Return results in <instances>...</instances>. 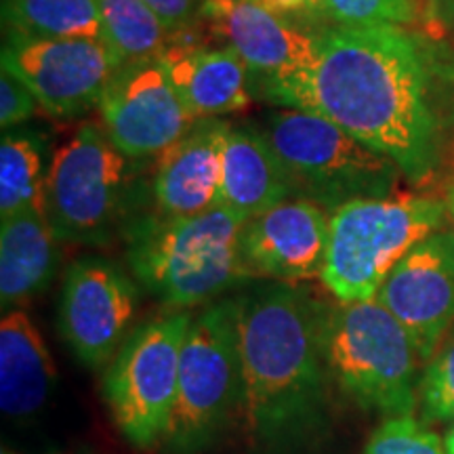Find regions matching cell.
<instances>
[{
	"label": "cell",
	"instance_id": "836d02e7",
	"mask_svg": "<svg viewBox=\"0 0 454 454\" xmlns=\"http://www.w3.org/2000/svg\"><path fill=\"white\" fill-rule=\"evenodd\" d=\"M3 454H13V452H7V450H4V452H3Z\"/></svg>",
	"mask_w": 454,
	"mask_h": 454
},
{
	"label": "cell",
	"instance_id": "f546056e",
	"mask_svg": "<svg viewBox=\"0 0 454 454\" xmlns=\"http://www.w3.org/2000/svg\"><path fill=\"white\" fill-rule=\"evenodd\" d=\"M444 202H446V208H448V217H450L452 225H454V177L446 184V190H444Z\"/></svg>",
	"mask_w": 454,
	"mask_h": 454
},
{
	"label": "cell",
	"instance_id": "1f68e13d",
	"mask_svg": "<svg viewBox=\"0 0 454 454\" xmlns=\"http://www.w3.org/2000/svg\"><path fill=\"white\" fill-rule=\"evenodd\" d=\"M311 4H314V9L317 11V13L325 15V13H322V0H311Z\"/></svg>",
	"mask_w": 454,
	"mask_h": 454
},
{
	"label": "cell",
	"instance_id": "4fadbf2b",
	"mask_svg": "<svg viewBox=\"0 0 454 454\" xmlns=\"http://www.w3.org/2000/svg\"><path fill=\"white\" fill-rule=\"evenodd\" d=\"M99 114L112 144L137 160H154L198 122L158 57L122 64L101 98Z\"/></svg>",
	"mask_w": 454,
	"mask_h": 454
},
{
	"label": "cell",
	"instance_id": "ac0fdd59",
	"mask_svg": "<svg viewBox=\"0 0 454 454\" xmlns=\"http://www.w3.org/2000/svg\"><path fill=\"white\" fill-rule=\"evenodd\" d=\"M288 198H294L288 170L257 124H231L221 154V207L251 219Z\"/></svg>",
	"mask_w": 454,
	"mask_h": 454
},
{
	"label": "cell",
	"instance_id": "3957f363",
	"mask_svg": "<svg viewBox=\"0 0 454 454\" xmlns=\"http://www.w3.org/2000/svg\"><path fill=\"white\" fill-rule=\"evenodd\" d=\"M244 221L221 204L192 217H164L150 208L122 238L129 271L164 309L213 303L253 280L240 253Z\"/></svg>",
	"mask_w": 454,
	"mask_h": 454
},
{
	"label": "cell",
	"instance_id": "44dd1931",
	"mask_svg": "<svg viewBox=\"0 0 454 454\" xmlns=\"http://www.w3.org/2000/svg\"><path fill=\"white\" fill-rule=\"evenodd\" d=\"M51 160L47 144L34 130L4 133L0 144V219L44 207Z\"/></svg>",
	"mask_w": 454,
	"mask_h": 454
},
{
	"label": "cell",
	"instance_id": "7c38bea8",
	"mask_svg": "<svg viewBox=\"0 0 454 454\" xmlns=\"http://www.w3.org/2000/svg\"><path fill=\"white\" fill-rule=\"evenodd\" d=\"M124 61L104 38H27L9 34L3 67L20 76L47 114L61 121L99 107Z\"/></svg>",
	"mask_w": 454,
	"mask_h": 454
},
{
	"label": "cell",
	"instance_id": "9a60e30c",
	"mask_svg": "<svg viewBox=\"0 0 454 454\" xmlns=\"http://www.w3.org/2000/svg\"><path fill=\"white\" fill-rule=\"evenodd\" d=\"M331 231V213L320 204L288 198L247 219L240 253L253 280L305 282L320 278Z\"/></svg>",
	"mask_w": 454,
	"mask_h": 454
},
{
	"label": "cell",
	"instance_id": "603a6c76",
	"mask_svg": "<svg viewBox=\"0 0 454 454\" xmlns=\"http://www.w3.org/2000/svg\"><path fill=\"white\" fill-rule=\"evenodd\" d=\"M93 4L104 41L124 64L158 57L167 47L170 30L141 0H93Z\"/></svg>",
	"mask_w": 454,
	"mask_h": 454
},
{
	"label": "cell",
	"instance_id": "277c9868",
	"mask_svg": "<svg viewBox=\"0 0 454 454\" xmlns=\"http://www.w3.org/2000/svg\"><path fill=\"white\" fill-rule=\"evenodd\" d=\"M150 208V160L122 154L101 124H82L51 156L44 213L61 242L110 247Z\"/></svg>",
	"mask_w": 454,
	"mask_h": 454
},
{
	"label": "cell",
	"instance_id": "30bf717a",
	"mask_svg": "<svg viewBox=\"0 0 454 454\" xmlns=\"http://www.w3.org/2000/svg\"><path fill=\"white\" fill-rule=\"evenodd\" d=\"M200 17L251 72L253 98L288 107L317 57L316 34L299 30L261 0H204Z\"/></svg>",
	"mask_w": 454,
	"mask_h": 454
},
{
	"label": "cell",
	"instance_id": "7402d4cb",
	"mask_svg": "<svg viewBox=\"0 0 454 454\" xmlns=\"http://www.w3.org/2000/svg\"><path fill=\"white\" fill-rule=\"evenodd\" d=\"M9 34L27 38H104L93 0H3Z\"/></svg>",
	"mask_w": 454,
	"mask_h": 454
},
{
	"label": "cell",
	"instance_id": "ffe728a7",
	"mask_svg": "<svg viewBox=\"0 0 454 454\" xmlns=\"http://www.w3.org/2000/svg\"><path fill=\"white\" fill-rule=\"evenodd\" d=\"M59 238L44 207L0 219V303L24 308L53 282L59 268Z\"/></svg>",
	"mask_w": 454,
	"mask_h": 454
},
{
	"label": "cell",
	"instance_id": "6da1fadb",
	"mask_svg": "<svg viewBox=\"0 0 454 454\" xmlns=\"http://www.w3.org/2000/svg\"><path fill=\"white\" fill-rule=\"evenodd\" d=\"M314 70L288 101L320 114L425 184L442 162V133L425 57L400 26H339L316 34Z\"/></svg>",
	"mask_w": 454,
	"mask_h": 454
},
{
	"label": "cell",
	"instance_id": "5bb4252c",
	"mask_svg": "<svg viewBox=\"0 0 454 454\" xmlns=\"http://www.w3.org/2000/svg\"><path fill=\"white\" fill-rule=\"evenodd\" d=\"M377 301L406 328L427 364L454 325V230L419 242L379 288Z\"/></svg>",
	"mask_w": 454,
	"mask_h": 454
},
{
	"label": "cell",
	"instance_id": "2e32d148",
	"mask_svg": "<svg viewBox=\"0 0 454 454\" xmlns=\"http://www.w3.org/2000/svg\"><path fill=\"white\" fill-rule=\"evenodd\" d=\"M231 124L202 118L152 164V211L192 217L219 204L221 154Z\"/></svg>",
	"mask_w": 454,
	"mask_h": 454
},
{
	"label": "cell",
	"instance_id": "e0dca14e",
	"mask_svg": "<svg viewBox=\"0 0 454 454\" xmlns=\"http://www.w3.org/2000/svg\"><path fill=\"white\" fill-rule=\"evenodd\" d=\"M158 59L184 106L198 121L219 118L251 104V72L227 44L213 49L168 41Z\"/></svg>",
	"mask_w": 454,
	"mask_h": 454
},
{
	"label": "cell",
	"instance_id": "d4e9b609",
	"mask_svg": "<svg viewBox=\"0 0 454 454\" xmlns=\"http://www.w3.org/2000/svg\"><path fill=\"white\" fill-rule=\"evenodd\" d=\"M362 454H448L444 440L414 414L389 417L368 438Z\"/></svg>",
	"mask_w": 454,
	"mask_h": 454
},
{
	"label": "cell",
	"instance_id": "4316f807",
	"mask_svg": "<svg viewBox=\"0 0 454 454\" xmlns=\"http://www.w3.org/2000/svg\"><path fill=\"white\" fill-rule=\"evenodd\" d=\"M41 107L32 89L15 76L13 72L3 67L0 70V124L7 130L15 124L26 122Z\"/></svg>",
	"mask_w": 454,
	"mask_h": 454
},
{
	"label": "cell",
	"instance_id": "d6a6232c",
	"mask_svg": "<svg viewBox=\"0 0 454 454\" xmlns=\"http://www.w3.org/2000/svg\"><path fill=\"white\" fill-rule=\"evenodd\" d=\"M438 3H444L446 7H454V0H438Z\"/></svg>",
	"mask_w": 454,
	"mask_h": 454
},
{
	"label": "cell",
	"instance_id": "f1b7e54d",
	"mask_svg": "<svg viewBox=\"0 0 454 454\" xmlns=\"http://www.w3.org/2000/svg\"><path fill=\"white\" fill-rule=\"evenodd\" d=\"M261 4L268 11H271L274 15L291 21V24L294 17L317 13L314 4H311V0H261Z\"/></svg>",
	"mask_w": 454,
	"mask_h": 454
},
{
	"label": "cell",
	"instance_id": "484cf974",
	"mask_svg": "<svg viewBox=\"0 0 454 454\" xmlns=\"http://www.w3.org/2000/svg\"><path fill=\"white\" fill-rule=\"evenodd\" d=\"M423 0H322V13L339 26H408L421 17Z\"/></svg>",
	"mask_w": 454,
	"mask_h": 454
},
{
	"label": "cell",
	"instance_id": "ba28073f",
	"mask_svg": "<svg viewBox=\"0 0 454 454\" xmlns=\"http://www.w3.org/2000/svg\"><path fill=\"white\" fill-rule=\"evenodd\" d=\"M242 397L238 294L208 303L194 316L179 362L177 397L164 454H202L238 421Z\"/></svg>",
	"mask_w": 454,
	"mask_h": 454
},
{
	"label": "cell",
	"instance_id": "8fae6325",
	"mask_svg": "<svg viewBox=\"0 0 454 454\" xmlns=\"http://www.w3.org/2000/svg\"><path fill=\"white\" fill-rule=\"evenodd\" d=\"M139 282L114 261L87 254L66 270L57 328L61 339L90 371H101L135 328Z\"/></svg>",
	"mask_w": 454,
	"mask_h": 454
},
{
	"label": "cell",
	"instance_id": "7a4b0ae2",
	"mask_svg": "<svg viewBox=\"0 0 454 454\" xmlns=\"http://www.w3.org/2000/svg\"><path fill=\"white\" fill-rule=\"evenodd\" d=\"M325 316V305L294 284L274 282L238 294V421L254 450L294 452L326 429L333 379Z\"/></svg>",
	"mask_w": 454,
	"mask_h": 454
},
{
	"label": "cell",
	"instance_id": "83f0119b",
	"mask_svg": "<svg viewBox=\"0 0 454 454\" xmlns=\"http://www.w3.org/2000/svg\"><path fill=\"white\" fill-rule=\"evenodd\" d=\"M141 3L154 11L170 34H175L190 26L194 15H200L204 0H141Z\"/></svg>",
	"mask_w": 454,
	"mask_h": 454
},
{
	"label": "cell",
	"instance_id": "4dcf8cb0",
	"mask_svg": "<svg viewBox=\"0 0 454 454\" xmlns=\"http://www.w3.org/2000/svg\"><path fill=\"white\" fill-rule=\"evenodd\" d=\"M444 444H446V452H448V454H454V423H452V427L448 429Z\"/></svg>",
	"mask_w": 454,
	"mask_h": 454
},
{
	"label": "cell",
	"instance_id": "d6986e66",
	"mask_svg": "<svg viewBox=\"0 0 454 454\" xmlns=\"http://www.w3.org/2000/svg\"><path fill=\"white\" fill-rule=\"evenodd\" d=\"M57 383L53 357L36 322L24 308L4 311L0 322V408L24 421L43 411Z\"/></svg>",
	"mask_w": 454,
	"mask_h": 454
},
{
	"label": "cell",
	"instance_id": "cb8c5ba5",
	"mask_svg": "<svg viewBox=\"0 0 454 454\" xmlns=\"http://www.w3.org/2000/svg\"><path fill=\"white\" fill-rule=\"evenodd\" d=\"M423 423H454V331L425 364L419 381Z\"/></svg>",
	"mask_w": 454,
	"mask_h": 454
},
{
	"label": "cell",
	"instance_id": "5b68a950",
	"mask_svg": "<svg viewBox=\"0 0 454 454\" xmlns=\"http://www.w3.org/2000/svg\"><path fill=\"white\" fill-rule=\"evenodd\" d=\"M446 217L444 198L397 190L334 208L322 284L339 303L377 299L395 265L419 242L444 230Z\"/></svg>",
	"mask_w": 454,
	"mask_h": 454
},
{
	"label": "cell",
	"instance_id": "8992f818",
	"mask_svg": "<svg viewBox=\"0 0 454 454\" xmlns=\"http://www.w3.org/2000/svg\"><path fill=\"white\" fill-rule=\"evenodd\" d=\"M325 356L334 387L362 411L402 417L419 408L421 357L377 299L326 308Z\"/></svg>",
	"mask_w": 454,
	"mask_h": 454
},
{
	"label": "cell",
	"instance_id": "9c48e42d",
	"mask_svg": "<svg viewBox=\"0 0 454 454\" xmlns=\"http://www.w3.org/2000/svg\"><path fill=\"white\" fill-rule=\"evenodd\" d=\"M192 309H164L139 322L106 366L101 394L112 421L130 446L152 450L167 435L179 362Z\"/></svg>",
	"mask_w": 454,
	"mask_h": 454
},
{
	"label": "cell",
	"instance_id": "52a82bcc",
	"mask_svg": "<svg viewBox=\"0 0 454 454\" xmlns=\"http://www.w3.org/2000/svg\"><path fill=\"white\" fill-rule=\"evenodd\" d=\"M288 170L294 198L328 213L360 198L394 194L402 170L320 114L274 110L257 124Z\"/></svg>",
	"mask_w": 454,
	"mask_h": 454
}]
</instances>
